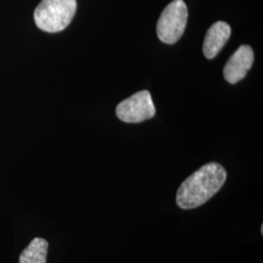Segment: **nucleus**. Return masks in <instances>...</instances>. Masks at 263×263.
Here are the masks:
<instances>
[{"instance_id": "1", "label": "nucleus", "mask_w": 263, "mask_h": 263, "mask_svg": "<svg viewBox=\"0 0 263 263\" xmlns=\"http://www.w3.org/2000/svg\"><path fill=\"white\" fill-rule=\"evenodd\" d=\"M227 173L218 163L211 162L189 176L179 186L177 205L182 210H192L207 203L221 189Z\"/></svg>"}, {"instance_id": "2", "label": "nucleus", "mask_w": 263, "mask_h": 263, "mask_svg": "<svg viewBox=\"0 0 263 263\" xmlns=\"http://www.w3.org/2000/svg\"><path fill=\"white\" fill-rule=\"evenodd\" d=\"M76 9V0H42L34 11V22L43 31L60 32L71 23Z\"/></svg>"}, {"instance_id": "6", "label": "nucleus", "mask_w": 263, "mask_h": 263, "mask_svg": "<svg viewBox=\"0 0 263 263\" xmlns=\"http://www.w3.org/2000/svg\"><path fill=\"white\" fill-rule=\"evenodd\" d=\"M231 28L226 22H216L209 28L204 40L203 53L209 60L216 58L230 38Z\"/></svg>"}, {"instance_id": "3", "label": "nucleus", "mask_w": 263, "mask_h": 263, "mask_svg": "<svg viewBox=\"0 0 263 263\" xmlns=\"http://www.w3.org/2000/svg\"><path fill=\"white\" fill-rule=\"evenodd\" d=\"M187 6L183 0H174L164 9L157 23V35L162 42L176 43L187 24Z\"/></svg>"}, {"instance_id": "5", "label": "nucleus", "mask_w": 263, "mask_h": 263, "mask_svg": "<svg viewBox=\"0 0 263 263\" xmlns=\"http://www.w3.org/2000/svg\"><path fill=\"white\" fill-rule=\"evenodd\" d=\"M254 51L249 45H242L230 57L226 63L223 76L230 84H236L241 81L254 64Z\"/></svg>"}, {"instance_id": "8", "label": "nucleus", "mask_w": 263, "mask_h": 263, "mask_svg": "<svg viewBox=\"0 0 263 263\" xmlns=\"http://www.w3.org/2000/svg\"><path fill=\"white\" fill-rule=\"evenodd\" d=\"M261 234H263V226H261Z\"/></svg>"}, {"instance_id": "7", "label": "nucleus", "mask_w": 263, "mask_h": 263, "mask_svg": "<svg viewBox=\"0 0 263 263\" xmlns=\"http://www.w3.org/2000/svg\"><path fill=\"white\" fill-rule=\"evenodd\" d=\"M48 242L42 238H34L20 255V263H46Z\"/></svg>"}, {"instance_id": "4", "label": "nucleus", "mask_w": 263, "mask_h": 263, "mask_svg": "<svg viewBox=\"0 0 263 263\" xmlns=\"http://www.w3.org/2000/svg\"><path fill=\"white\" fill-rule=\"evenodd\" d=\"M156 113L148 91H141L124 100L116 107L117 117L126 123H140L154 117Z\"/></svg>"}]
</instances>
